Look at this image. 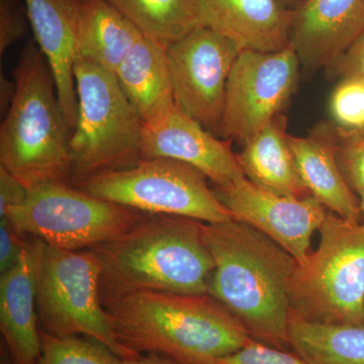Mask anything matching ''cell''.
<instances>
[{
	"label": "cell",
	"instance_id": "cell-1",
	"mask_svg": "<svg viewBox=\"0 0 364 364\" xmlns=\"http://www.w3.org/2000/svg\"><path fill=\"white\" fill-rule=\"evenodd\" d=\"M215 268L208 294L221 301L250 336L291 348V286L298 262L279 244L245 223H203Z\"/></svg>",
	"mask_w": 364,
	"mask_h": 364
},
{
	"label": "cell",
	"instance_id": "cell-2",
	"mask_svg": "<svg viewBox=\"0 0 364 364\" xmlns=\"http://www.w3.org/2000/svg\"><path fill=\"white\" fill-rule=\"evenodd\" d=\"M105 306L124 348L135 354H159L176 364L222 358L252 339L210 294L139 291Z\"/></svg>",
	"mask_w": 364,
	"mask_h": 364
},
{
	"label": "cell",
	"instance_id": "cell-3",
	"mask_svg": "<svg viewBox=\"0 0 364 364\" xmlns=\"http://www.w3.org/2000/svg\"><path fill=\"white\" fill-rule=\"evenodd\" d=\"M203 226L181 215L146 214L114 240L91 248L102 264V304L139 291L208 294L215 262Z\"/></svg>",
	"mask_w": 364,
	"mask_h": 364
},
{
	"label": "cell",
	"instance_id": "cell-4",
	"mask_svg": "<svg viewBox=\"0 0 364 364\" xmlns=\"http://www.w3.org/2000/svg\"><path fill=\"white\" fill-rule=\"evenodd\" d=\"M16 95L0 127V165L28 188L70 184L72 132L44 54L30 40L14 72Z\"/></svg>",
	"mask_w": 364,
	"mask_h": 364
},
{
	"label": "cell",
	"instance_id": "cell-5",
	"mask_svg": "<svg viewBox=\"0 0 364 364\" xmlns=\"http://www.w3.org/2000/svg\"><path fill=\"white\" fill-rule=\"evenodd\" d=\"M77 116L71 134V186L142 159L145 124L116 74L76 57Z\"/></svg>",
	"mask_w": 364,
	"mask_h": 364
},
{
	"label": "cell",
	"instance_id": "cell-6",
	"mask_svg": "<svg viewBox=\"0 0 364 364\" xmlns=\"http://www.w3.org/2000/svg\"><path fill=\"white\" fill-rule=\"evenodd\" d=\"M318 232V248L291 280V316L364 327V225L329 210Z\"/></svg>",
	"mask_w": 364,
	"mask_h": 364
},
{
	"label": "cell",
	"instance_id": "cell-7",
	"mask_svg": "<svg viewBox=\"0 0 364 364\" xmlns=\"http://www.w3.org/2000/svg\"><path fill=\"white\" fill-rule=\"evenodd\" d=\"M100 274L102 264L93 249L65 250L41 240L36 294L40 329L57 337L97 339L123 359L138 355L117 338L100 298Z\"/></svg>",
	"mask_w": 364,
	"mask_h": 364
},
{
	"label": "cell",
	"instance_id": "cell-8",
	"mask_svg": "<svg viewBox=\"0 0 364 364\" xmlns=\"http://www.w3.org/2000/svg\"><path fill=\"white\" fill-rule=\"evenodd\" d=\"M207 179L186 163L150 158L91 176L75 188L146 214L181 215L210 224L234 220Z\"/></svg>",
	"mask_w": 364,
	"mask_h": 364
},
{
	"label": "cell",
	"instance_id": "cell-9",
	"mask_svg": "<svg viewBox=\"0 0 364 364\" xmlns=\"http://www.w3.org/2000/svg\"><path fill=\"white\" fill-rule=\"evenodd\" d=\"M145 215L67 182H47L28 188L23 203L4 218L21 234L52 247L77 251L114 240Z\"/></svg>",
	"mask_w": 364,
	"mask_h": 364
},
{
	"label": "cell",
	"instance_id": "cell-10",
	"mask_svg": "<svg viewBox=\"0 0 364 364\" xmlns=\"http://www.w3.org/2000/svg\"><path fill=\"white\" fill-rule=\"evenodd\" d=\"M301 65L291 45L277 52L241 51L228 79L219 136L244 145L262 131L293 95Z\"/></svg>",
	"mask_w": 364,
	"mask_h": 364
},
{
	"label": "cell",
	"instance_id": "cell-11",
	"mask_svg": "<svg viewBox=\"0 0 364 364\" xmlns=\"http://www.w3.org/2000/svg\"><path fill=\"white\" fill-rule=\"evenodd\" d=\"M241 50L219 33L198 26L166 48L176 105L220 135L228 79Z\"/></svg>",
	"mask_w": 364,
	"mask_h": 364
},
{
	"label": "cell",
	"instance_id": "cell-12",
	"mask_svg": "<svg viewBox=\"0 0 364 364\" xmlns=\"http://www.w3.org/2000/svg\"><path fill=\"white\" fill-rule=\"evenodd\" d=\"M214 191L234 220L262 232L291 254L299 265L305 264L313 235L329 212L317 198L277 195L246 177L223 188L215 186Z\"/></svg>",
	"mask_w": 364,
	"mask_h": 364
},
{
	"label": "cell",
	"instance_id": "cell-13",
	"mask_svg": "<svg viewBox=\"0 0 364 364\" xmlns=\"http://www.w3.org/2000/svg\"><path fill=\"white\" fill-rule=\"evenodd\" d=\"M144 124L142 159L169 158L186 163L218 188L245 177L232 141L218 138L176 105Z\"/></svg>",
	"mask_w": 364,
	"mask_h": 364
},
{
	"label": "cell",
	"instance_id": "cell-14",
	"mask_svg": "<svg viewBox=\"0 0 364 364\" xmlns=\"http://www.w3.org/2000/svg\"><path fill=\"white\" fill-rule=\"evenodd\" d=\"M364 31V0H304L294 9L291 45L301 65L332 67Z\"/></svg>",
	"mask_w": 364,
	"mask_h": 364
},
{
	"label": "cell",
	"instance_id": "cell-15",
	"mask_svg": "<svg viewBox=\"0 0 364 364\" xmlns=\"http://www.w3.org/2000/svg\"><path fill=\"white\" fill-rule=\"evenodd\" d=\"M198 26L243 51L277 52L291 46L294 11L280 0H193Z\"/></svg>",
	"mask_w": 364,
	"mask_h": 364
},
{
	"label": "cell",
	"instance_id": "cell-16",
	"mask_svg": "<svg viewBox=\"0 0 364 364\" xmlns=\"http://www.w3.org/2000/svg\"><path fill=\"white\" fill-rule=\"evenodd\" d=\"M40 250V239H28L18 262L0 274V330L16 364H37L41 355L36 304Z\"/></svg>",
	"mask_w": 364,
	"mask_h": 364
},
{
	"label": "cell",
	"instance_id": "cell-17",
	"mask_svg": "<svg viewBox=\"0 0 364 364\" xmlns=\"http://www.w3.org/2000/svg\"><path fill=\"white\" fill-rule=\"evenodd\" d=\"M35 42L51 68L60 104L73 132L77 116L74 66L77 57V0H25Z\"/></svg>",
	"mask_w": 364,
	"mask_h": 364
},
{
	"label": "cell",
	"instance_id": "cell-18",
	"mask_svg": "<svg viewBox=\"0 0 364 364\" xmlns=\"http://www.w3.org/2000/svg\"><path fill=\"white\" fill-rule=\"evenodd\" d=\"M301 181L309 193L339 217L361 223L360 200L345 181L328 129L308 136L289 135Z\"/></svg>",
	"mask_w": 364,
	"mask_h": 364
},
{
	"label": "cell",
	"instance_id": "cell-19",
	"mask_svg": "<svg viewBox=\"0 0 364 364\" xmlns=\"http://www.w3.org/2000/svg\"><path fill=\"white\" fill-rule=\"evenodd\" d=\"M287 123L280 114L244 144L237 157L244 176L255 186L277 195L303 198L311 195L299 176Z\"/></svg>",
	"mask_w": 364,
	"mask_h": 364
},
{
	"label": "cell",
	"instance_id": "cell-20",
	"mask_svg": "<svg viewBox=\"0 0 364 364\" xmlns=\"http://www.w3.org/2000/svg\"><path fill=\"white\" fill-rule=\"evenodd\" d=\"M114 74L144 124L176 105L166 48L152 38L143 33Z\"/></svg>",
	"mask_w": 364,
	"mask_h": 364
},
{
	"label": "cell",
	"instance_id": "cell-21",
	"mask_svg": "<svg viewBox=\"0 0 364 364\" xmlns=\"http://www.w3.org/2000/svg\"><path fill=\"white\" fill-rule=\"evenodd\" d=\"M77 56L116 73L143 33L109 0H77Z\"/></svg>",
	"mask_w": 364,
	"mask_h": 364
},
{
	"label": "cell",
	"instance_id": "cell-22",
	"mask_svg": "<svg viewBox=\"0 0 364 364\" xmlns=\"http://www.w3.org/2000/svg\"><path fill=\"white\" fill-rule=\"evenodd\" d=\"M289 346L306 364H364V327L323 325L291 316Z\"/></svg>",
	"mask_w": 364,
	"mask_h": 364
},
{
	"label": "cell",
	"instance_id": "cell-23",
	"mask_svg": "<svg viewBox=\"0 0 364 364\" xmlns=\"http://www.w3.org/2000/svg\"><path fill=\"white\" fill-rule=\"evenodd\" d=\"M144 33L165 48L198 28L193 0H109Z\"/></svg>",
	"mask_w": 364,
	"mask_h": 364
},
{
	"label": "cell",
	"instance_id": "cell-24",
	"mask_svg": "<svg viewBox=\"0 0 364 364\" xmlns=\"http://www.w3.org/2000/svg\"><path fill=\"white\" fill-rule=\"evenodd\" d=\"M41 355L37 364H121L123 358L109 346L80 335L57 337L40 330Z\"/></svg>",
	"mask_w": 364,
	"mask_h": 364
},
{
	"label": "cell",
	"instance_id": "cell-25",
	"mask_svg": "<svg viewBox=\"0 0 364 364\" xmlns=\"http://www.w3.org/2000/svg\"><path fill=\"white\" fill-rule=\"evenodd\" d=\"M330 112L339 130L364 133V81L341 79L330 98Z\"/></svg>",
	"mask_w": 364,
	"mask_h": 364
},
{
	"label": "cell",
	"instance_id": "cell-26",
	"mask_svg": "<svg viewBox=\"0 0 364 364\" xmlns=\"http://www.w3.org/2000/svg\"><path fill=\"white\" fill-rule=\"evenodd\" d=\"M196 364H306L294 351L284 350L251 339L239 350Z\"/></svg>",
	"mask_w": 364,
	"mask_h": 364
},
{
	"label": "cell",
	"instance_id": "cell-27",
	"mask_svg": "<svg viewBox=\"0 0 364 364\" xmlns=\"http://www.w3.org/2000/svg\"><path fill=\"white\" fill-rule=\"evenodd\" d=\"M334 138L336 158L345 181L358 196L364 191V142L339 130Z\"/></svg>",
	"mask_w": 364,
	"mask_h": 364
},
{
	"label": "cell",
	"instance_id": "cell-28",
	"mask_svg": "<svg viewBox=\"0 0 364 364\" xmlns=\"http://www.w3.org/2000/svg\"><path fill=\"white\" fill-rule=\"evenodd\" d=\"M30 25L28 13L18 0H0V55L23 39Z\"/></svg>",
	"mask_w": 364,
	"mask_h": 364
},
{
	"label": "cell",
	"instance_id": "cell-29",
	"mask_svg": "<svg viewBox=\"0 0 364 364\" xmlns=\"http://www.w3.org/2000/svg\"><path fill=\"white\" fill-rule=\"evenodd\" d=\"M28 239L7 218L0 219V274L9 272L21 259Z\"/></svg>",
	"mask_w": 364,
	"mask_h": 364
},
{
	"label": "cell",
	"instance_id": "cell-30",
	"mask_svg": "<svg viewBox=\"0 0 364 364\" xmlns=\"http://www.w3.org/2000/svg\"><path fill=\"white\" fill-rule=\"evenodd\" d=\"M332 67L341 79L364 81V31Z\"/></svg>",
	"mask_w": 364,
	"mask_h": 364
},
{
	"label": "cell",
	"instance_id": "cell-31",
	"mask_svg": "<svg viewBox=\"0 0 364 364\" xmlns=\"http://www.w3.org/2000/svg\"><path fill=\"white\" fill-rule=\"evenodd\" d=\"M28 191L20 179L0 165V219L6 217L9 210L23 203Z\"/></svg>",
	"mask_w": 364,
	"mask_h": 364
},
{
	"label": "cell",
	"instance_id": "cell-32",
	"mask_svg": "<svg viewBox=\"0 0 364 364\" xmlns=\"http://www.w3.org/2000/svg\"><path fill=\"white\" fill-rule=\"evenodd\" d=\"M16 90V82L9 80V79L1 75V78H0V107H1V112L9 111V107L13 104Z\"/></svg>",
	"mask_w": 364,
	"mask_h": 364
},
{
	"label": "cell",
	"instance_id": "cell-33",
	"mask_svg": "<svg viewBox=\"0 0 364 364\" xmlns=\"http://www.w3.org/2000/svg\"><path fill=\"white\" fill-rule=\"evenodd\" d=\"M121 364H176L169 358L156 353L138 354L132 358H124Z\"/></svg>",
	"mask_w": 364,
	"mask_h": 364
},
{
	"label": "cell",
	"instance_id": "cell-34",
	"mask_svg": "<svg viewBox=\"0 0 364 364\" xmlns=\"http://www.w3.org/2000/svg\"><path fill=\"white\" fill-rule=\"evenodd\" d=\"M280 1H282L287 9H293L294 11V9H296V6H299L304 0H280Z\"/></svg>",
	"mask_w": 364,
	"mask_h": 364
},
{
	"label": "cell",
	"instance_id": "cell-35",
	"mask_svg": "<svg viewBox=\"0 0 364 364\" xmlns=\"http://www.w3.org/2000/svg\"><path fill=\"white\" fill-rule=\"evenodd\" d=\"M359 200H360V210H361V220H363V224L364 225V191L358 193Z\"/></svg>",
	"mask_w": 364,
	"mask_h": 364
},
{
	"label": "cell",
	"instance_id": "cell-36",
	"mask_svg": "<svg viewBox=\"0 0 364 364\" xmlns=\"http://www.w3.org/2000/svg\"><path fill=\"white\" fill-rule=\"evenodd\" d=\"M0 364H16L11 360V356H9V352H6V354H2L1 361H0Z\"/></svg>",
	"mask_w": 364,
	"mask_h": 364
},
{
	"label": "cell",
	"instance_id": "cell-37",
	"mask_svg": "<svg viewBox=\"0 0 364 364\" xmlns=\"http://www.w3.org/2000/svg\"><path fill=\"white\" fill-rule=\"evenodd\" d=\"M341 131V130H340ZM343 132V131H342ZM345 133V132H344ZM348 134V135H350L352 136H354V138L358 139V140L363 141L364 142V133L361 134H350V133H346Z\"/></svg>",
	"mask_w": 364,
	"mask_h": 364
}]
</instances>
